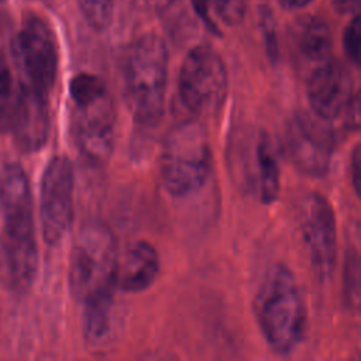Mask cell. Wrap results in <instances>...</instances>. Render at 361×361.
<instances>
[{"instance_id": "cell-1", "label": "cell", "mask_w": 361, "mask_h": 361, "mask_svg": "<svg viewBox=\"0 0 361 361\" xmlns=\"http://www.w3.org/2000/svg\"><path fill=\"white\" fill-rule=\"evenodd\" d=\"M0 203L3 207L0 245L4 269L17 290H27L37 275L38 245L31 189L18 164H10L3 169Z\"/></svg>"}, {"instance_id": "cell-2", "label": "cell", "mask_w": 361, "mask_h": 361, "mask_svg": "<svg viewBox=\"0 0 361 361\" xmlns=\"http://www.w3.org/2000/svg\"><path fill=\"white\" fill-rule=\"evenodd\" d=\"M254 313L268 345L278 354L292 353L306 327V305L293 272L275 264L265 274L254 299Z\"/></svg>"}, {"instance_id": "cell-3", "label": "cell", "mask_w": 361, "mask_h": 361, "mask_svg": "<svg viewBox=\"0 0 361 361\" xmlns=\"http://www.w3.org/2000/svg\"><path fill=\"white\" fill-rule=\"evenodd\" d=\"M168 49L162 38L145 34L130 47L124 63V94L137 123L154 126L164 113Z\"/></svg>"}, {"instance_id": "cell-4", "label": "cell", "mask_w": 361, "mask_h": 361, "mask_svg": "<svg viewBox=\"0 0 361 361\" xmlns=\"http://www.w3.org/2000/svg\"><path fill=\"white\" fill-rule=\"evenodd\" d=\"M213 168V154L204 126L196 118L175 124L165 135L159 169L166 192L188 197L200 190Z\"/></svg>"}, {"instance_id": "cell-5", "label": "cell", "mask_w": 361, "mask_h": 361, "mask_svg": "<svg viewBox=\"0 0 361 361\" xmlns=\"http://www.w3.org/2000/svg\"><path fill=\"white\" fill-rule=\"evenodd\" d=\"M118 264L117 241L113 231L100 221L82 227L69 261V289L82 303L114 296Z\"/></svg>"}, {"instance_id": "cell-6", "label": "cell", "mask_w": 361, "mask_h": 361, "mask_svg": "<svg viewBox=\"0 0 361 361\" xmlns=\"http://www.w3.org/2000/svg\"><path fill=\"white\" fill-rule=\"evenodd\" d=\"M11 56L18 86L49 96L58 72V49L52 30L41 17L24 18L11 41Z\"/></svg>"}, {"instance_id": "cell-7", "label": "cell", "mask_w": 361, "mask_h": 361, "mask_svg": "<svg viewBox=\"0 0 361 361\" xmlns=\"http://www.w3.org/2000/svg\"><path fill=\"white\" fill-rule=\"evenodd\" d=\"M178 89L189 111L195 114L217 111L227 94V71L221 56L209 45L193 47L182 62Z\"/></svg>"}, {"instance_id": "cell-8", "label": "cell", "mask_w": 361, "mask_h": 361, "mask_svg": "<svg viewBox=\"0 0 361 361\" xmlns=\"http://www.w3.org/2000/svg\"><path fill=\"white\" fill-rule=\"evenodd\" d=\"M73 103L76 147L89 164L103 165L109 161L114 148L117 118L114 100L104 85Z\"/></svg>"}, {"instance_id": "cell-9", "label": "cell", "mask_w": 361, "mask_h": 361, "mask_svg": "<svg viewBox=\"0 0 361 361\" xmlns=\"http://www.w3.org/2000/svg\"><path fill=\"white\" fill-rule=\"evenodd\" d=\"M75 173L72 162L62 155L45 166L39 189L41 231L47 244H59L73 221Z\"/></svg>"}, {"instance_id": "cell-10", "label": "cell", "mask_w": 361, "mask_h": 361, "mask_svg": "<svg viewBox=\"0 0 361 361\" xmlns=\"http://www.w3.org/2000/svg\"><path fill=\"white\" fill-rule=\"evenodd\" d=\"M300 230L310 265L319 279L329 278L337 258L336 214L320 193H309L300 206Z\"/></svg>"}, {"instance_id": "cell-11", "label": "cell", "mask_w": 361, "mask_h": 361, "mask_svg": "<svg viewBox=\"0 0 361 361\" xmlns=\"http://www.w3.org/2000/svg\"><path fill=\"white\" fill-rule=\"evenodd\" d=\"M285 149L292 164L309 176L329 172L334 138L326 126L307 114H295L286 126Z\"/></svg>"}, {"instance_id": "cell-12", "label": "cell", "mask_w": 361, "mask_h": 361, "mask_svg": "<svg viewBox=\"0 0 361 361\" xmlns=\"http://www.w3.org/2000/svg\"><path fill=\"white\" fill-rule=\"evenodd\" d=\"M306 93L310 109L322 121H331L344 114L355 94L348 71L333 59L316 65L307 79Z\"/></svg>"}, {"instance_id": "cell-13", "label": "cell", "mask_w": 361, "mask_h": 361, "mask_svg": "<svg viewBox=\"0 0 361 361\" xmlns=\"http://www.w3.org/2000/svg\"><path fill=\"white\" fill-rule=\"evenodd\" d=\"M48 96L18 86L10 130L25 152L39 151L49 135Z\"/></svg>"}, {"instance_id": "cell-14", "label": "cell", "mask_w": 361, "mask_h": 361, "mask_svg": "<svg viewBox=\"0 0 361 361\" xmlns=\"http://www.w3.org/2000/svg\"><path fill=\"white\" fill-rule=\"evenodd\" d=\"M159 255L148 241H137L117 264L116 286L127 293L147 290L159 274Z\"/></svg>"}, {"instance_id": "cell-15", "label": "cell", "mask_w": 361, "mask_h": 361, "mask_svg": "<svg viewBox=\"0 0 361 361\" xmlns=\"http://www.w3.org/2000/svg\"><path fill=\"white\" fill-rule=\"evenodd\" d=\"M254 164L259 199L264 204H271L276 200L281 190V171L272 141L265 133H261L257 137Z\"/></svg>"}, {"instance_id": "cell-16", "label": "cell", "mask_w": 361, "mask_h": 361, "mask_svg": "<svg viewBox=\"0 0 361 361\" xmlns=\"http://www.w3.org/2000/svg\"><path fill=\"white\" fill-rule=\"evenodd\" d=\"M331 44L330 28L322 18H307L298 28L296 45L306 61L316 62L319 65L330 59Z\"/></svg>"}, {"instance_id": "cell-17", "label": "cell", "mask_w": 361, "mask_h": 361, "mask_svg": "<svg viewBox=\"0 0 361 361\" xmlns=\"http://www.w3.org/2000/svg\"><path fill=\"white\" fill-rule=\"evenodd\" d=\"M113 296L99 298L85 302L83 330L86 338L96 344L102 341L110 329V313H111Z\"/></svg>"}, {"instance_id": "cell-18", "label": "cell", "mask_w": 361, "mask_h": 361, "mask_svg": "<svg viewBox=\"0 0 361 361\" xmlns=\"http://www.w3.org/2000/svg\"><path fill=\"white\" fill-rule=\"evenodd\" d=\"M17 90H14L10 68L0 54V131L10 130Z\"/></svg>"}, {"instance_id": "cell-19", "label": "cell", "mask_w": 361, "mask_h": 361, "mask_svg": "<svg viewBox=\"0 0 361 361\" xmlns=\"http://www.w3.org/2000/svg\"><path fill=\"white\" fill-rule=\"evenodd\" d=\"M114 0H78L86 21L94 30H106L111 21Z\"/></svg>"}, {"instance_id": "cell-20", "label": "cell", "mask_w": 361, "mask_h": 361, "mask_svg": "<svg viewBox=\"0 0 361 361\" xmlns=\"http://www.w3.org/2000/svg\"><path fill=\"white\" fill-rule=\"evenodd\" d=\"M344 290L350 306L357 307L360 299V261L355 250H351L345 258Z\"/></svg>"}, {"instance_id": "cell-21", "label": "cell", "mask_w": 361, "mask_h": 361, "mask_svg": "<svg viewBox=\"0 0 361 361\" xmlns=\"http://www.w3.org/2000/svg\"><path fill=\"white\" fill-rule=\"evenodd\" d=\"M248 0H210L220 20L228 25H237L243 21Z\"/></svg>"}, {"instance_id": "cell-22", "label": "cell", "mask_w": 361, "mask_h": 361, "mask_svg": "<svg viewBox=\"0 0 361 361\" xmlns=\"http://www.w3.org/2000/svg\"><path fill=\"white\" fill-rule=\"evenodd\" d=\"M343 45L347 56L353 61V63H360L361 54V20L355 16L347 25L343 37Z\"/></svg>"}, {"instance_id": "cell-23", "label": "cell", "mask_w": 361, "mask_h": 361, "mask_svg": "<svg viewBox=\"0 0 361 361\" xmlns=\"http://www.w3.org/2000/svg\"><path fill=\"white\" fill-rule=\"evenodd\" d=\"M261 27L264 28V35H265V42H267L268 54L274 59V58H276L278 47H276V37H275V27H274L272 14H269V13L262 14Z\"/></svg>"}, {"instance_id": "cell-24", "label": "cell", "mask_w": 361, "mask_h": 361, "mask_svg": "<svg viewBox=\"0 0 361 361\" xmlns=\"http://www.w3.org/2000/svg\"><path fill=\"white\" fill-rule=\"evenodd\" d=\"M350 175H351V183L357 195H360L361 190V154H360V145L357 144L351 154L350 161Z\"/></svg>"}, {"instance_id": "cell-25", "label": "cell", "mask_w": 361, "mask_h": 361, "mask_svg": "<svg viewBox=\"0 0 361 361\" xmlns=\"http://www.w3.org/2000/svg\"><path fill=\"white\" fill-rule=\"evenodd\" d=\"M195 11L197 13V16L203 20V23L212 30L216 31V25L213 24L212 18H210V13H209V6H210V0H192Z\"/></svg>"}, {"instance_id": "cell-26", "label": "cell", "mask_w": 361, "mask_h": 361, "mask_svg": "<svg viewBox=\"0 0 361 361\" xmlns=\"http://www.w3.org/2000/svg\"><path fill=\"white\" fill-rule=\"evenodd\" d=\"M358 4V0H334V7L340 13H350L353 11Z\"/></svg>"}, {"instance_id": "cell-27", "label": "cell", "mask_w": 361, "mask_h": 361, "mask_svg": "<svg viewBox=\"0 0 361 361\" xmlns=\"http://www.w3.org/2000/svg\"><path fill=\"white\" fill-rule=\"evenodd\" d=\"M312 0H279V3L288 8H300L309 4Z\"/></svg>"}, {"instance_id": "cell-28", "label": "cell", "mask_w": 361, "mask_h": 361, "mask_svg": "<svg viewBox=\"0 0 361 361\" xmlns=\"http://www.w3.org/2000/svg\"><path fill=\"white\" fill-rule=\"evenodd\" d=\"M149 3L152 4V7H155L158 11H162L165 8H168L173 0H149Z\"/></svg>"}]
</instances>
